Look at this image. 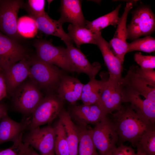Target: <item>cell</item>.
<instances>
[{
	"mask_svg": "<svg viewBox=\"0 0 155 155\" xmlns=\"http://www.w3.org/2000/svg\"><path fill=\"white\" fill-rule=\"evenodd\" d=\"M112 154L113 155H137L131 147L124 145L123 144L115 148L112 152Z\"/></svg>",
	"mask_w": 155,
	"mask_h": 155,
	"instance_id": "36",
	"label": "cell"
},
{
	"mask_svg": "<svg viewBox=\"0 0 155 155\" xmlns=\"http://www.w3.org/2000/svg\"><path fill=\"white\" fill-rule=\"evenodd\" d=\"M133 3H126L124 11L117 25V27L113 38L109 43L113 52L123 64L125 56L127 53L128 43L126 23L129 11L132 8Z\"/></svg>",
	"mask_w": 155,
	"mask_h": 155,
	"instance_id": "13",
	"label": "cell"
},
{
	"mask_svg": "<svg viewBox=\"0 0 155 155\" xmlns=\"http://www.w3.org/2000/svg\"><path fill=\"white\" fill-rule=\"evenodd\" d=\"M90 131L93 143L100 155H107L116 147L118 135L106 116Z\"/></svg>",
	"mask_w": 155,
	"mask_h": 155,
	"instance_id": "5",
	"label": "cell"
},
{
	"mask_svg": "<svg viewBox=\"0 0 155 155\" xmlns=\"http://www.w3.org/2000/svg\"><path fill=\"white\" fill-rule=\"evenodd\" d=\"M58 117L65 130L69 155H78L79 133L78 127L72 121L69 113L63 109Z\"/></svg>",
	"mask_w": 155,
	"mask_h": 155,
	"instance_id": "24",
	"label": "cell"
},
{
	"mask_svg": "<svg viewBox=\"0 0 155 155\" xmlns=\"http://www.w3.org/2000/svg\"><path fill=\"white\" fill-rule=\"evenodd\" d=\"M30 60L26 57L2 71L6 85L7 93H13L28 77Z\"/></svg>",
	"mask_w": 155,
	"mask_h": 155,
	"instance_id": "15",
	"label": "cell"
},
{
	"mask_svg": "<svg viewBox=\"0 0 155 155\" xmlns=\"http://www.w3.org/2000/svg\"><path fill=\"white\" fill-rule=\"evenodd\" d=\"M120 85L138 92L155 105V88L150 86L137 73L135 65L129 67L127 74L122 78Z\"/></svg>",
	"mask_w": 155,
	"mask_h": 155,
	"instance_id": "17",
	"label": "cell"
},
{
	"mask_svg": "<svg viewBox=\"0 0 155 155\" xmlns=\"http://www.w3.org/2000/svg\"><path fill=\"white\" fill-rule=\"evenodd\" d=\"M81 3L82 1L80 0H61L59 21L63 24L68 22L74 25L85 26L86 20L83 13Z\"/></svg>",
	"mask_w": 155,
	"mask_h": 155,
	"instance_id": "19",
	"label": "cell"
},
{
	"mask_svg": "<svg viewBox=\"0 0 155 155\" xmlns=\"http://www.w3.org/2000/svg\"><path fill=\"white\" fill-rule=\"evenodd\" d=\"M155 50V39L150 36L138 38L128 43L127 53L134 51H139L151 53Z\"/></svg>",
	"mask_w": 155,
	"mask_h": 155,
	"instance_id": "29",
	"label": "cell"
},
{
	"mask_svg": "<svg viewBox=\"0 0 155 155\" xmlns=\"http://www.w3.org/2000/svg\"><path fill=\"white\" fill-rule=\"evenodd\" d=\"M84 84L77 78L64 75L57 89V94L72 104L80 100Z\"/></svg>",
	"mask_w": 155,
	"mask_h": 155,
	"instance_id": "22",
	"label": "cell"
},
{
	"mask_svg": "<svg viewBox=\"0 0 155 155\" xmlns=\"http://www.w3.org/2000/svg\"><path fill=\"white\" fill-rule=\"evenodd\" d=\"M55 127L48 125L30 129L23 141L38 150L42 155H55Z\"/></svg>",
	"mask_w": 155,
	"mask_h": 155,
	"instance_id": "9",
	"label": "cell"
},
{
	"mask_svg": "<svg viewBox=\"0 0 155 155\" xmlns=\"http://www.w3.org/2000/svg\"><path fill=\"white\" fill-rule=\"evenodd\" d=\"M72 113L81 124H95L99 123L106 116V114L97 104L75 106Z\"/></svg>",
	"mask_w": 155,
	"mask_h": 155,
	"instance_id": "21",
	"label": "cell"
},
{
	"mask_svg": "<svg viewBox=\"0 0 155 155\" xmlns=\"http://www.w3.org/2000/svg\"><path fill=\"white\" fill-rule=\"evenodd\" d=\"M96 44L108 68L109 79L120 84L122 77L123 64L113 52L109 42L102 36L101 31L96 33Z\"/></svg>",
	"mask_w": 155,
	"mask_h": 155,
	"instance_id": "12",
	"label": "cell"
},
{
	"mask_svg": "<svg viewBox=\"0 0 155 155\" xmlns=\"http://www.w3.org/2000/svg\"><path fill=\"white\" fill-rule=\"evenodd\" d=\"M34 19L38 30L46 35L59 37L67 46L73 44V41L64 31L62 27L63 24L59 20L52 19L46 12Z\"/></svg>",
	"mask_w": 155,
	"mask_h": 155,
	"instance_id": "20",
	"label": "cell"
},
{
	"mask_svg": "<svg viewBox=\"0 0 155 155\" xmlns=\"http://www.w3.org/2000/svg\"><path fill=\"white\" fill-rule=\"evenodd\" d=\"M0 70H1L0 69Z\"/></svg>",
	"mask_w": 155,
	"mask_h": 155,
	"instance_id": "42",
	"label": "cell"
},
{
	"mask_svg": "<svg viewBox=\"0 0 155 155\" xmlns=\"http://www.w3.org/2000/svg\"><path fill=\"white\" fill-rule=\"evenodd\" d=\"M107 155H113L112 154V152H111V153H110L109 154Z\"/></svg>",
	"mask_w": 155,
	"mask_h": 155,
	"instance_id": "41",
	"label": "cell"
},
{
	"mask_svg": "<svg viewBox=\"0 0 155 155\" xmlns=\"http://www.w3.org/2000/svg\"><path fill=\"white\" fill-rule=\"evenodd\" d=\"M134 58L142 69H155V56L144 55L140 52H137L134 55Z\"/></svg>",
	"mask_w": 155,
	"mask_h": 155,
	"instance_id": "34",
	"label": "cell"
},
{
	"mask_svg": "<svg viewBox=\"0 0 155 155\" xmlns=\"http://www.w3.org/2000/svg\"><path fill=\"white\" fill-rule=\"evenodd\" d=\"M63 101L57 94L52 93L43 97L32 114L29 129L51 123L58 117L63 109Z\"/></svg>",
	"mask_w": 155,
	"mask_h": 155,
	"instance_id": "3",
	"label": "cell"
},
{
	"mask_svg": "<svg viewBox=\"0 0 155 155\" xmlns=\"http://www.w3.org/2000/svg\"><path fill=\"white\" fill-rule=\"evenodd\" d=\"M34 45L36 51V57L39 59L60 67L64 70L75 72L66 49L55 46L51 42L45 40H38Z\"/></svg>",
	"mask_w": 155,
	"mask_h": 155,
	"instance_id": "4",
	"label": "cell"
},
{
	"mask_svg": "<svg viewBox=\"0 0 155 155\" xmlns=\"http://www.w3.org/2000/svg\"><path fill=\"white\" fill-rule=\"evenodd\" d=\"M27 57L25 50L17 40L0 31V69L3 71L23 58Z\"/></svg>",
	"mask_w": 155,
	"mask_h": 155,
	"instance_id": "10",
	"label": "cell"
},
{
	"mask_svg": "<svg viewBox=\"0 0 155 155\" xmlns=\"http://www.w3.org/2000/svg\"><path fill=\"white\" fill-rule=\"evenodd\" d=\"M138 75L150 86L155 88V71L154 69H144L135 65Z\"/></svg>",
	"mask_w": 155,
	"mask_h": 155,
	"instance_id": "35",
	"label": "cell"
},
{
	"mask_svg": "<svg viewBox=\"0 0 155 155\" xmlns=\"http://www.w3.org/2000/svg\"><path fill=\"white\" fill-rule=\"evenodd\" d=\"M137 144H138L147 155H155V127L146 130L141 136Z\"/></svg>",
	"mask_w": 155,
	"mask_h": 155,
	"instance_id": "30",
	"label": "cell"
},
{
	"mask_svg": "<svg viewBox=\"0 0 155 155\" xmlns=\"http://www.w3.org/2000/svg\"><path fill=\"white\" fill-rule=\"evenodd\" d=\"M30 155H42L36 152L34 149L33 148L30 146Z\"/></svg>",
	"mask_w": 155,
	"mask_h": 155,
	"instance_id": "40",
	"label": "cell"
},
{
	"mask_svg": "<svg viewBox=\"0 0 155 155\" xmlns=\"http://www.w3.org/2000/svg\"><path fill=\"white\" fill-rule=\"evenodd\" d=\"M28 77L39 88L49 92L57 90L65 75L57 67L42 61L36 57L30 59Z\"/></svg>",
	"mask_w": 155,
	"mask_h": 155,
	"instance_id": "2",
	"label": "cell"
},
{
	"mask_svg": "<svg viewBox=\"0 0 155 155\" xmlns=\"http://www.w3.org/2000/svg\"><path fill=\"white\" fill-rule=\"evenodd\" d=\"M79 133L78 155H100L91 137L90 129L86 125L78 127Z\"/></svg>",
	"mask_w": 155,
	"mask_h": 155,
	"instance_id": "27",
	"label": "cell"
},
{
	"mask_svg": "<svg viewBox=\"0 0 155 155\" xmlns=\"http://www.w3.org/2000/svg\"><path fill=\"white\" fill-rule=\"evenodd\" d=\"M6 84L3 72L0 70V102L7 96Z\"/></svg>",
	"mask_w": 155,
	"mask_h": 155,
	"instance_id": "37",
	"label": "cell"
},
{
	"mask_svg": "<svg viewBox=\"0 0 155 155\" xmlns=\"http://www.w3.org/2000/svg\"><path fill=\"white\" fill-rule=\"evenodd\" d=\"M120 86L122 102L130 103V107L138 116L154 125L155 105L147 99H142L138 92L121 85Z\"/></svg>",
	"mask_w": 155,
	"mask_h": 155,
	"instance_id": "11",
	"label": "cell"
},
{
	"mask_svg": "<svg viewBox=\"0 0 155 155\" xmlns=\"http://www.w3.org/2000/svg\"><path fill=\"white\" fill-rule=\"evenodd\" d=\"M155 28V16L151 9L146 6H141L133 13L127 27V39L134 40L142 36H150Z\"/></svg>",
	"mask_w": 155,
	"mask_h": 155,
	"instance_id": "6",
	"label": "cell"
},
{
	"mask_svg": "<svg viewBox=\"0 0 155 155\" xmlns=\"http://www.w3.org/2000/svg\"><path fill=\"white\" fill-rule=\"evenodd\" d=\"M66 48L69 59L78 73H84L87 74L90 79L95 78L100 69L101 65L98 62L91 64L86 56L73 44L67 46Z\"/></svg>",
	"mask_w": 155,
	"mask_h": 155,
	"instance_id": "18",
	"label": "cell"
},
{
	"mask_svg": "<svg viewBox=\"0 0 155 155\" xmlns=\"http://www.w3.org/2000/svg\"><path fill=\"white\" fill-rule=\"evenodd\" d=\"M121 6V4L119 5L113 11L92 21L86 20L85 27L96 33L109 25L116 26L120 20L119 13Z\"/></svg>",
	"mask_w": 155,
	"mask_h": 155,
	"instance_id": "26",
	"label": "cell"
},
{
	"mask_svg": "<svg viewBox=\"0 0 155 155\" xmlns=\"http://www.w3.org/2000/svg\"><path fill=\"white\" fill-rule=\"evenodd\" d=\"M136 147L137 148V155H148L143 150L138 144H137Z\"/></svg>",
	"mask_w": 155,
	"mask_h": 155,
	"instance_id": "39",
	"label": "cell"
},
{
	"mask_svg": "<svg viewBox=\"0 0 155 155\" xmlns=\"http://www.w3.org/2000/svg\"><path fill=\"white\" fill-rule=\"evenodd\" d=\"M55 127V155H69L66 132L63 123L59 120Z\"/></svg>",
	"mask_w": 155,
	"mask_h": 155,
	"instance_id": "28",
	"label": "cell"
},
{
	"mask_svg": "<svg viewBox=\"0 0 155 155\" xmlns=\"http://www.w3.org/2000/svg\"><path fill=\"white\" fill-rule=\"evenodd\" d=\"M104 73L101 75V80H97L95 78L90 79L86 84H84L80 98L83 104L90 105L97 104L100 95L108 80L109 75Z\"/></svg>",
	"mask_w": 155,
	"mask_h": 155,
	"instance_id": "23",
	"label": "cell"
},
{
	"mask_svg": "<svg viewBox=\"0 0 155 155\" xmlns=\"http://www.w3.org/2000/svg\"><path fill=\"white\" fill-rule=\"evenodd\" d=\"M22 139L13 143L9 148L0 149V155H30V146L28 143L24 142Z\"/></svg>",
	"mask_w": 155,
	"mask_h": 155,
	"instance_id": "32",
	"label": "cell"
},
{
	"mask_svg": "<svg viewBox=\"0 0 155 155\" xmlns=\"http://www.w3.org/2000/svg\"><path fill=\"white\" fill-rule=\"evenodd\" d=\"M13 93L14 107L26 114H32L43 97L39 88L31 81L22 83Z\"/></svg>",
	"mask_w": 155,
	"mask_h": 155,
	"instance_id": "7",
	"label": "cell"
},
{
	"mask_svg": "<svg viewBox=\"0 0 155 155\" xmlns=\"http://www.w3.org/2000/svg\"><path fill=\"white\" fill-rule=\"evenodd\" d=\"M38 29L34 19L32 17L24 16L18 20L17 30L20 35L30 38L34 36Z\"/></svg>",
	"mask_w": 155,
	"mask_h": 155,
	"instance_id": "31",
	"label": "cell"
},
{
	"mask_svg": "<svg viewBox=\"0 0 155 155\" xmlns=\"http://www.w3.org/2000/svg\"><path fill=\"white\" fill-rule=\"evenodd\" d=\"M45 1L28 0L27 2V10L32 18H35L45 13Z\"/></svg>",
	"mask_w": 155,
	"mask_h": 155,
	"instance_id": "33",
	"label": "cell"
},
{
	"mask_svg": "<svg viewBox=\"0 0 155 155\" xmlns=\"http://www.w3.org/2000/svg\"><path fill=\"white\" fill-rule=\"evenodd\" d=\"M7 105L0 103V122L2 116L7 112Z\"/></svg>",
	"mask_w": 155,
	"mask_h": 155,
	"instance_id": "38",
	"label": "cell"
},
{
	"mask_svg": "<svg viewBox=\"0 0 155 155\" xmlns=\"http://www.w3.org/2000/svg\"><path fill=\"white\" fill-rule=\"evenodd\" d=\"M120 84L108 78L97 104L106 114L119 111L122 106Z\"/></svg>",
	"mask_w": 155,
	"mask_h": 155,
	"instance_id": "16",
	"label": "cell"
},
{
	"mask_svg": "<svg viewBox=\"0 0 155 155\" xmlns=\"http://www.w3.org/2000/svg\"><path fill=\"white\" fill-rule=\"evenodd\" d=\"M67 29L68 35L78 48L84 44L96 45V33L93 32L85 26L70 24L69 25Z\"/></svg>",
	"mask_w": 155,
	"mask_h": 155,
	"instance_id": "25",
	"label": "cell"
},
{
	"mask_svg": "<svg viewBox=\"0 0 155 155\" xmlns=\"http://www.w3.org/2000/svg\"><path fill=\"white\" fill-rule=\"evenodd\" d=\"M30 118L18 122L12 119L7 112L2 116L0 122V145L8 142H15L22 138L23 133L28 127Z\"/></svg>",
	"mask_w": 155,
	"mask_h": 155,
	"instance_id": "14",
	"label": "cell"
},
{
	"mask_svg": "<svg viewBox=\"0 0 155 155\" xmlns=\"http://www.w3.org/2000/svg\"><path fill=\"white\" fill-rule=\"evenodd\" d=\"M23 4L22 0H0V31L16 40L20 35L17 30L18 13Z\"/></svg>",
	"mask_w": 155,
	"mask_h": 155,
	"instance_id": "8",
	"label": "cell"
},
{
	"mask_svg": "<svg viewBox=\"0 0 155 155\" xmlns=\"http://www.w3.org/2000/svg\"><path fill=\"white\" fill-rule=\"evenodd\" d=\"M118 137L120 144L126 141L136 147L143 133L154 127L138 116L130 106L122 105L113 114L111 120Z\"/></svg>",
	"mask_w": 155,
	"mask_h": 155,
	"instance_id": "1",
	"label": "cell"
}]
</instances>
